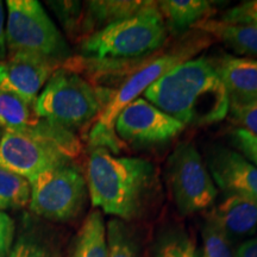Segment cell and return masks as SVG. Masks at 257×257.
<instances>
[{
    "instance_id": "obj_1",
    "label": "cell",
    "mask_w": 257,
    "mask_h": 257,
    "mask_svg": "<svg viewBox=\"0 0 257 257\" xmlns=\"http://www.w3.org/2000/svg\"><path fill=\"white\" fill-rule=\"evenodd\" d=\"M148 101L185 125L214 124L229 112V98L211 60L182 62L147 88Z\"/></svg>"
},
{
    "instance_id": "obj_2",
    "label": "cell",
    "mask_w": 257,
    "mask_h": 257,
    "mask_svg": "<svg viewBox=\"0 0 257 257\" xmlns=\"http://www.w3.org/2000/svg\"><path fill=\"white\" fill-rule=\"evenodd\" d=\"M86 182L93 206L117 219L131 220L140 216L156 187V169L149 161L118 157L105 148H94Z\"/></svg>"
},
{
    "instance_id": "obj_3",
    "label": "cell",
    "mask_w": 257,
    "mask_h": 257,
    "mask_svg": "<svg viewBox=\"0 0 257 257\" xmlns=\"http://www.w3.org/2000/svg\"><path fill=\"white\" fill-rule=\"evenodd\" d=\"M166 40V23L157 3L152 2L133 17L88 35L81 43V53L93 60L146 62Z\"/></svg>"
},
{
    "instance_id": "obj_4",
    "label": "cell",
    "mask_w": 257,
    "mask_h": 257,
    "mask_svg": "<svg viewBox=\"0 0 257 257\" xmlns=\"http://www.w3.org/2000/svg\"><path fill=\"white\" fill-rule=\"evenodd\" d=\"M112 93L98 91L68 68L54 72L36 100V111L44 119L72 131L87 125L101 113Z\"/></svg>"
},
{
    "instance_id": "obj_5",
    "label": "cell",
    "mask_w": 257,
    "mask_h": 257,
    "mask_svg": "<svg viewBox=\"0 0 257 257\" xmlns=\"http://www.w3.org/2000/svg\"><path fill=\"white\" fill-rule=\"evenodd\" d=\"M202 43V41L186 43L185 46L175 48L169 53L155 56L152 61L143 64L141 68L131 74L130 78L125 80L119 89L112 95L110 101L99 114L96 123L93 125L88 136L92 149L105 148L112 154L119 153L121 142L115 134L114 124L120 112L130 102L136 100L141 93L146 92L147 88L156 82L161 76L178 64L188 61L189 57L194 55L195 51L204 47Z\"/></svg>"
},
{
    "instance_id": "obj_6",
    "label": "cell",
    "mask_w": 257,
    "mask_h": 257,
    "mask_svg": "<svg viewBox=\"0 0 257 257\" xmlns=\"http://www.w3.org/2000/svg\"><path fill=\"white\" fill-rule=\"evenodd\" d=\"M6 46L10 53L25 51L62 62L69 48L43 6L36 0H8Z\"/></svg>"
},
{
    "instance_id": "obj_7",
    "label": "cell",
    "mask_w": 257,
    "mask_h": 257,
    "mask_svg": "<svg viewBox=\"0 0 257 257\" xmlns=\"http://www.w3.org/2000/svg\"><path fill=\"white\" fill-rule=\"evenodd\" d=\"M31 211L54 221L78 217L87 198V182L72 162L44 173L30 182Z\"/></svg>"
},
{
    "instance_id": "obj_8",
    "label": "cell",
    "mask_w": 257,
    "mask_h": 257,
    "mask_svg": "<svg viewBox=\"0 0 257 257\" xmlns=\"http://www.w3.org/2000/svg\"><path fill=\"white\" fill-rule=\"evenodd\" d=\"M167 181L176 207L184 216L211 207L218 191L193 144L181 143L167 162Z\"/></svg>"
},
{
    "instance_id": "obj_9",
    "label": "cell",
    "mask_w": 257,
    "mask_h": 257,
    "mask_svg": "<svg viewBox=\"0 0 257 257\" xmlns=\"http://www.w3.org/2000/svg\"><path fill=\"white\" fill-rule=\"evenodd\" d=\"M0 128L3 133L38 138L56 144L72 159L80 154L81 146L72 131L42 118L36 104H30L0 89Z\"/></svg>"
},
{
    "instance_id": "obj_10",
    "label": "cell",
    "mask_w": 257,
    "mask_h": 257,
    "mask_svg": "<svg viewBox=\"0 0 257 257\" xmlns=\"http://www.w3.org/2000/svg\"><path fill=\"white\" fill-rule=\"evenodd\" d=\"M72 160L63 149L48 141L3 133L0 167L23 176L29 182Z\"/></svg>"
},
{
    "instance_id": "obj_11",
    "label": "cell",
    "mask_w": 257,
    "mask_h": 257,
    "mask_svg": "<svg viewBox=\"0 0 257 257\" xmlns=\"http://www.w3.org/2000/svg\"><path fill=\"white\" fill-rule=\"evenodd\" d=\"M184 128V124L143 98L130 102L120 112L114 124L115 134L135 146L166 143Z\"/></svg>"
},
{
    "instance_id": "obj_12",
    "label": "cell",
    "mask_w": 257,
    "mask_h": 257,
    "mask_svg": "<svg viewBox=\"0 0 257 257\" xmlns=\"http://www.w3.org/2000/svg\"><path fill=\"white\" fill-rule=\"evenodd\" d=\"M61 62L25 53L14 51L0 62V89L30 104H36L38 93Z\"/></svg>"
},
{
    "instance_id": "obj_13",
    "label": "cell",
    "mask_w": 257,
    "mask_h": 257,
    "mask_svg": "<svg viewBox=\"0 0 257 257\" xmlns=\"http://www.w3.org/2000/svg\"><path fill=\"white\" fill-rule=\"evenodd\" d=\"M207 165L216 184L226 194H239L257 200V166L242 154L214 146L207 155Z\"/></svg>"
},
{
    "instance_id": "obj_14",
    "label": "cell",
    "mask_w": 257,
    "mask_h": 257,
    "mask_svg": "<svg viewBox=\"0 0 257 257\" xmlns=\"http://www.w3.org/2000/svg\"><path fill=\"white\" fill-rule=\"evenodd\" d=\"M212 64L226 89L229 110L257 100V60L223 55Z\"/></svg>"
},
{
    "instance_id": "obj_15",
    "label": "cell",
    "mask_w": 257,
    "mask_h": 257,
    "mask_svg": "<svg viewBox=\"0 0 257 257\" xmlns=\"http://www.w3.org/2000/svg\"><path fill=\"white\" fill-rule=\"evenodd\" d=\"M208 217L231 243L246 238L257 230V200L239 194H226Z\"/></svg>"
},
{
    "instance_id": "obj_16",
    "label": "cell",
    "mask_w": 257,
    "mask_h": 257,
    "mask_svg": "<svg viewBox=\"0 0 257 257\" xmlns=\"http://www.w3.org/2000/svg\"><path fill=\"white\" fill-rule=\"evenodd\" d=\"M195 29L216 37L240 55L257 60L256 25L230 24L217 19H205L195 24Z\"/></svg>"
},
{
    "instance_id": "obj_17",
    "label": "cell",
    "mask_w": 257,
    "mask_h": 257,
    "mask_svg": "<svg viewBox=\"0 0 257 257\" xmlns=\"http://www.w3.org/2000/svg\"><path fill=\"white\" fill-rule=\"evenodd\" d=\"M152 2L143 0H98L86 3L82 27L91 35L100 29L133 17Z\"/></svg>"
},
{
    "instance_id": "obj_18",
    "label": "cell",
    "mask_w": 257,
    "mask_h": 257,
    "mask_svg": "<svg viewBox=\"0 0 257 257\" xmlns=\"http://www.w3.org/2000/svg\"><path fill=\"white\" fill-rule=\"evenodd\" d=\"M167 29L174 34H181L199 22L208 19L214 10L207 0H165L157 3Z\"/></svg>"
},
{
    "instance_id": "obj_19",
    "label": "cell",
    "mask_w": 257,
    "mask_h": 257,
    "mask_svg": "<svg viewBox=\"0 0 257 257\" xmlns=\"http://www.w3.org/2000/svg\"><path fill=\"white\" fill-rule=\"evenodd\" d=\"M72 257H108L107 236L100 211L88 214L74 242Z\"/></svg>"
},
{
    "instance_id": "obj_20",
    "label": "cell",
    "mask_w": 257,
    "mask_h": 257,
    "mask_svg": "<svg viewBox=\"0 0 257 257\" xmlns=\"http://www.w3.org/2000/svg\"><path fill=\"white\" fill-rule=\"evenodd\" d=\"M30 194L31 186L27 179L0 167V211L27 206Z\"/></svg>"
},
{
    "instance_id": "obj_21",
    "label": "cell",
    "mask_w": 257,
    "mask_h": 257,
    "mask_svg": "<svg viewBox=\"0 0 257 257\" xmlns=\"http://www.w3.org/2000/svg\"><path fill=\"white\" fill-rule=\"evenodd\" d=\"M108 257H138L136 239L126 224L120 219H111L107 224Z\"/></svg>"
},
{
    "instance_id": "obj_22",
    "label": "cell",
    "mask_w": 257,
    "mask_h": 257,
    "mask_svg": "<svg viewBox=\"0 0 257 257\" xmlns=\"http://www.w3.org/2000/svg\"><path fill=\"white\" fill-rule=\"evenodd\" d=\"M201 234L204 240L201 257H236L232 243L210 217L202 225Z\"/></svg>"
},
{
    "instance_id": "obj_23",
    "label": "cell",
    "mask_w": 257,
    "mask_h": 257,
    "mask_svg": "<svg viewBox=\"0 0 257 257\" xmlns=\"http://www.w3.org/2000/svg\"><path fill=\"white\" fill-rule=\"evenodd\" d=\"M155 257H200L194 243L184 231L166 233L157 243Z\"/></svg>"
},
{
    "instance_id": "obj_24",
    "label": "cell",
    "mask_w": 257,
    "mask_h": 257,
    "mask_svg": "<svg viewBox=\"0 0 257 257\" xmlns=\"http://www.w3.org/2000/svg\"><path fill=\"white\" fill-rule=\"evenodd\" d=\"M9 257H50V253L46 244L27 233L16 240Z\"/></svg>"
},
{
    "instance_id": "obj_25",
    "label": "cell",
    "mask_w": 257,
    "mask_h": 257,
    "mask_svg": "<svg viewBox=\"0 0 257 257\" xmlns=\"http://www.w3.org/2000/svg\"><path fill=\"white\" fill-rule=\"evenodd\" d=\"M219 21L230 24L256 25L257 27V0L240 3L239 5L227 10Z\"/></svg>"
},
{
    "instance_id": "obj_26",
    "label": "cell",
    "mask_w": 257,
    "mask_h": 257,
    "mask_svg": "<svg viewBox=\"0 0 257 257\" xmlns=\"http://www.w3.org/2000/svg\"><path fill=\"white\" fill-rule=\"evenodd\" d=\"M51 8L55 10L63 27L68 31H74L79 27L81 19V3L79 2H51Z\"/></svg>"
},
{
    "instance_id": "obj_27",
    "label": "cell",
    "mask_w": 257,
    "mask_h": 257,
    "mask_svg": "<svg viewBox=\"0 0 257 257\" xmlns=\"http://www.w3.org/2000/svg\"><path fill=\"white\" fill-rule=\"evenodd\" d=\"M231 120L239 128L257 137V100L242 107L230 108Z\"/></svg>"
},
{
    "instance_id": "obj_28",
    "label": "cell",
    "mask_w": 257,
    "mask_h": 257,
    "mask_svg": "<svg viewBox=\"0 0 257 257\" xmlns=\"http://www.w3.org/2000/svg\"><path fill=\"white\" fill-rule=\"evenodd\" d=\"M231 142L246 160L257 166V137L242 128H236L231 135Z\"/></svg>"
},
{
    "instance_id": "obj_29",
    "label": "cell",
    "mask_w": 257,
    "mask_h": 257,
    "mask_svg": "<svg viewBox=\"0 0 257 257\" xmlns=\"http://www.w3.org/2000/svg\"><path fill=\"white\" fill-rule=\"evenodd\" d=\"M15 223L12 218L0 211V257H8L14 245Z\"/></svg>"
},
{
    "instance_id": "obj_30",
    "label": "cell",
    "mask_w": 257,
    "mask_h": 257,
    "mask_svg": "<svg viewBox=\"0 0 257 257\" xmlns=\"http://www.w3.org/2000/svg\"><path fill=\"white\" fill-rule=\"evenodd\" d=\"M236 257H257V236L240 244L236 250Z\"/></svg>"
},
{
    "instance_id": "obj_31",
    "label": "cell",
    "mask_w": 257,
    "mask_h": 257,
    "mask_svg": "<svg viewBox=\"0 0 257 257\" xmlns=\"http://www.w3.org/2000/svg\"><path fill=\"white\" fill-rule=\"evenodd\" d=\"M8 46H6V27H5V11L3 2H0V62L6 59Z\"/></svg>"
},
{
    "instance_id": "obj_32",
    "label": "cell",
    "mask_w": 257,
    "mask_h": 257,
    "mask_svg": "<svg viewBox=\"0 0 257 257\" xmlns=\"http://www.w3.org/2000/svg\"><path fill=\"white\" fill-rule=\"evenodd\" d=\"M2 140H3V130H0V144H2Z\"/></svg>"
}]
</instances>
